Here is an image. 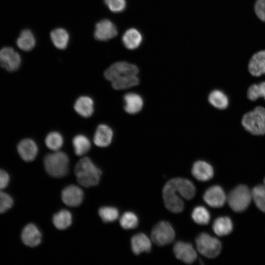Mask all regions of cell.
Here are the masks:
<instances>
[{
	"label": "cell",
	"instance_id": "cell-1",
	"mask_svg": "<svg viewBox=\"0 0 265 265\" xmlns=\"http://www.w3.org/2000/svg\"><path fill=\"white\" fill-rule=\"evenodd\" d=\"M75 173L79 183L86 187L97 185L102 175L101 170L88 157H83L77 162Z\"/></svg>",
	"mask_w": 265,
	"mask_h": 265
},
{
	"label": "cell",
	"instance_id": "cell-2",
	"mask_svg": "<svg viewBox=\"0 0 265 265\" xmlns=\"http://www.w3.org/2000/svg\"><path fill=\"white\" fill-rule=\"evenodd\" d=\"M44 164L49 175L53 177L60 178L67 174L69 160L65 153L57 151L45 156Z\"/></svg>",
	"mask_w": 265,
	"mask_h": 265
},
{
	"label": "cell",
	"instance_id": "cell-3",
	"mask_svg": "<svg viewBox=\"0 0 265 265\" xmlns=\"http://www.w3.org/2000/svg\"><path fill=\"white\" fill-rule=\"evenodd\" d=\"M244 129L254 135L265 134V108L258 106L254 109L246 112L241 119Z\"/></svg>",
	"mask_w": 265,
	"mask_h": 265
},
{
	"label": "cell",
	"instance_id": "cell-4",
	"mask_svg": "<svg viewBox=\"0 0 265 265\" xmlns=\"http://www.w3.org/2000/svg\"><path fill=\"white\" fill-rule=\"evenodd\" d=\"M252 198L251 191L246 186L240 185L230 192L227 199L234 211L241 212L249 206Z\"/></svg>",
	"mask_w": 265,
	"mask_h": 265
},
{
	"label": "cell",
	"instance_id": "cell-5",
	"mask_svg": "<svg viewBox=\"0 0 265 265\" xmlns=\"http://www.w3.org/2000/svg\"><path fill=\"white\" fill-rule=\"evenodd\" d=\"M198 251L208 258L217 257L221 251L220 241L216 238L206 233H200L195 239Z\"/></svg>",
	"mask_w": 265,
	"mask_h": 265
},
{
	"label": "cell",
	"instance_id": "cell-6",
	"mask_svg": "<svg viewBox=\"0 0 265 265\" xmlns=\"http://www.w3.org/2000/svg\"><path fill=\"white\" fill-rule=\"evenodd\" d=\"M138 68L126 61H118L112 64L105 72V78L110 82L117 80L137 76Z\"/></svg>",
	"mask_w": 265,
	"mask_h": 265
},
{
	"label": "cell",
	"instance_id": "cell-7",
	"mask_svg": "<svg viewBox=\"0 0 265 265\" xmlns=\"http://www.w3.org/2000/svg\"><path fill=\"white\" fill-rule=\"evenodd\" d=\"M175 233L172 225L167 221H161L156 224L151 231L152 241L159 246H164L172 242Z\"/></svg>",
	"mask_w": 265,
	"mask_h": 265
},
{
	"label": "cell",
	"instance_id": "cell-8",
	"mask_svg": "<svg viewBox=\"0 0 265 265\" xmlns=\"http://www.w3.org/2000/svg\"><path fill=\"white\" fill-rule=\"evenodd\" d=\"M172 180L168 181L162 189V196L166 208L173 213H179L183 211L184 204L177 194Z\"/></svg>",
	"mask_w": 265,
	"mask_h": 265
},
{
	"label": "cell",
	"instance_id": "cell-9",
	"mask_svg": "<svg viewBox=\"0 0 265 265\" xmlns=\"http://www.w3.org/2000/svg\"><path fill=\"white\" fill-rule=\"evenodd\" d=\"M21 57L13 48L5 47L0 50V65L10 72L17 70L21 64Z\"/></svg>",
	"mask_w": 265,
	"mask_h": 265
},
{
	"label": "cell",
	"instance_id": "cell-10",
	"mask_svg": "<svg viewBox=\"0 0 265 265\" xmlns=\"http://www.w3.org/2000/svg\"><path fill=\"white\" fill-rule=\"evenodd\" d=\"M117 34L116 26L109 20L104 19L96 24L94 35L96 40L106 41L115 37Z\"/></svg>",
	"mask_w": 265,
	"mask_h": 265
},
{
	"label": "cell",
	"instance_id": "cell-11",
	"mask_svg": "<svg viewBox=\"0 0 265 265\" xmlns=\"http://www.w3.org/2000/svg\"><path fill=\"white\" fill-rule=\"evenodd\" d=\"M173 252L176 257L186 264H191L197 259V253L189 243L179 241L173 247Z\"/></svg>",
	"mask_w": 265,
	"mask_h": 265
},
{
	"label": "cell",
	"instance_id": "cell-12",
	"mask_svg": "<svg viewBox=\"0 0 265 265\" xmlns=\"http://www.w3.org/2000/svg\"><path fill=\"white\" fill-rule=\"evenodd\" d=\"M226 196L222 188L213 186L208 188L203 195L204 201L213 208L222 207L226 200Z\"/></svg>",
	"mask_w": 265,
	"mask_h": 265
},
{
	"label": "cell",
	"instance_id": "cell-13",
	"mask_svg": "<svg viewBox=\"0 0 265 265\" xmlns=\"http://www.w3.org/2000/svg\"><path fill=\"white\" fill-rule=\"evenodd\" d=\"M17 149L21 158L26 162L33 161L36 158L38 151L36 142L30 138L21 140L18 143Z\"/></svg>",
	"mask_w": 265,
	"mask_h": 265
},
{
	"label": "cell",
	"instance_id": "cell-14",
	"mask_svg": "<svg viewBox=\"0 0 265 265\" xmlns=\"http://www.w3.org/2000/svg\"><path fill=\"white\" fill-rule=\"evenodd\" d=\"M61 198L66 205L75 207L80 206L83 199V193L80 188L75 185L66 187L62 191Z\"/></svg>",
	"mask_w": 265,
	"mask_h": 265
},
{
	"label": "cell",
	"instance_id": "cell-15",
	"mask_svg": "<svg viewBox=\"0 0 265 265\" xmlns=\"http://www.w3.org/2000/svg\"><path fill=\"white\" fill-rule=\"evenodd\" d=\"M42 235L37 227L33 223H29L23 229L21 239L23 243L30 247L37 246L41 242Z\"/></svg>",
	"mask_w": 265,
	"mask_h": 265
},
{
	"label": "cell",
	"instance_id": "cell-16",
	"mask_svg": "<svg viewBox=\"0 0 265 265\" xmlns=\"http://www.w3.org/2000/svg\"><path fill=\"white\" fill-rule=\"evenodd\" d=\"M191 173L196 180L202 182L210 180L214 174L212 166L204 160L195 162L192 167Z\"/></svg>",
	"mask_w": 265,
	"mask_h": 265
},
{
	"label": "cell",
	"instance_id": "cell-17",
	"mask_svg": "<svg viewBox=\"0 0 265 265\" xmlns=\"http://www.w3.org/2000/svg\"><path fill=\"white\" fill-rule=\"evenodd\" d=\"M173 185L179 194L187 200L193 198L195 194V187L193 184L189 180L176 178L172 179Z\"/></svg>",
	"mask_w": 265,
	"mask_h": 265
},
{
	"label": "cell",
	"instance_id": "cell-18",
	"mask_svg": "<svg viewBox=\"0 0 265 265\" xmlns=\"http://www.w3.org/2000/svg\"><path fill=\"white\" fill-rule=\"evenodd\" d=\"M248 69L250 74L254 77L265 74V50L253 54L250 59Z\"/></svg>",
	"mask_w": 265,
	"mask_h": 265
},
{
	"label": "cell",
	"instance_id": "cell-19",
	"mask_svg": "<svg viewBox=\"0 0 265 265\" xmlns=\"http://www.w3.org/2000/svg\"><path fill=\"white\" fill-rule=\"evenodd\" d=\"M112 137V129L106 124H100L95 131L93 141L96 146L106 147L111 143Z\"/></svg>",
	"mask_w": 265,
	"mask_h": 265
},
{
	"label": "cell",
	"instance_id": "cell-20",
	"mask_svg": "<svg viewBox=\"0 0 265 265\" xmlns=\"http://www.w3.org/2000/svg\"><path fill=\"white\" fill-rule=\"evenodd\" d=\"M122 41L124 46L129 50L137 49L143 41V35L141 32L135 28H130L123 34Z\"/></svg>",
	"mask_w": 265,
	"mask_h": 265
},
{
	"label": "cell",
	"instance_id": "cell-21",
	"mask_svg": "<svg viewBox=\"0 0 265 265\" xmlns=\"http://www.w3.org/2000/svg\"><path fill=\"white\" fill-rule=\"evenodd\" d=\"M124 109L130 114L139 112L143 106V100L141 96L136 93H128L124 96Z\"/></svg>",
	"mask_w": 265,
	"mask_h": 265
},
{
	"label": "cell",
	"instance_id": "cell-22",
	"mask_svg": "<svg viewBox=\"0 0 265 265\" xmlns=\"http://www.w3.org/2000/svg\"><path fill=\"white\" fill-rule=\"evenodd\" d=\"M131 247L135 255L142 252H149L152 248L151 241L145 234L138 233L131 238Z\"/></svg>",
	"mask_w": 265,
	"mask_h": 265
},
{
	"label": "cell",
	"instance_id": "cell-23",
	"mask_svg": "<svg viewBox=\"0 0 265 265\" xmlns=\"http://www.w3.org/2000/svg\"><path fill=\"white\" fill-rule=\"evenodd\" d=\"M74 109L80 115L85 118L89 117L94 112L93 101L88 96H80L76 101Z\"/></svg>",
	"mask_w": 265,
	"mask_h": 265
},
{
	"label": "cell",
	"instance_id": "cell-24",
	"mask_svg": "<svg viewBox=\"0 0 265 265\" xmlns=\"http://www.w3.org/2000/svg\"><path fill=\"white\" fill-rule=\"evenodd\" d=\"M208 101L212 106L220 110L226 109L229 103L227 95L219 89L213 90L210 93Z\"/></svg>",
	"mask_w": 265,
	"mask_h": 265
},
{
	"label": "cell",
	"instance_id": "cell-25",
	"mask_svg": "<svg viewBox=\"0 0 265 265\" xmlns=\"http://www.w3.org/2000/svg\"><path fill=\"white\" fill-rule=\"evenodd\" d=\"M36 40L34 34L29 29L22 31L16 41L17 46L21 50L28 52L33 49Z\"/></svg>",
	"mask_w": 265,
	"mask_h": 265
},
{
	"label": "cell",
	"instance_id": "cell-26",
	"mask_svg": "<svg viewBox=\"0 0 265 265\" xmlns=\"http://www.w3.org/2000/svg\"><path fill=\"white\" fill-rule=\"evenodd\" d=\"M212 230L219 236L229 234L233 230V224L231 219L227 216L217 218L212 224Z\"/></svg>",
	"mask_w": 265,
	"mask_h": 265
},
{
	"label": "cell",
	"instance_id": "cell-27",
	"mask_svg": "<svg viewBox=\"0 0 265 265\" xmlns=\"http://www.w3.org/2000/svg\"><path fill=\"white\" fill-rule=\"evenodd\" d=\"M50 36L53 45L56 48L64 50L67 47L69 35L65 29L62 28L54 29L51 32Z\"/></svg>",
	"mask_w": 265,
	"mask_h": 265
},
{
	"label": "cell",
	"instance_id": "cell-28",
	"mask_svg": "<svg viewBox=\"0 0 265 265\" xmlns=\"http://www.w3.org/2000/svg\"><path fill=\"white\" fill-rule=\"evenodd\" d=\"M53 222L57 229L61 230H65L72 224V214L66 210H61L53 215Z\"/></svg>",
	"mask_w": 265,
	"mask_h": 265
},
{
	"label": "cell",
	"instance_id": "cell-29",
	"mask_svg": "<svg viewBox=\"0 0 265 265\" xmlns=\"http://www.w3.org/2000/svg\"><path fill=\"white\" fill-rule=\"evenodd\" d=\"M73 146L76 155L81 156L85 155L91 148V143L85 135L79 134L73 139Z\"/></svg>",
	"mask_w": 265,
	"mask_h": 265
},
{
	"label": "cell",
	"instance_id": "cell-30",
	"mask_svg": "<svg viewBox=\"0 0 265 265\" xmlns=\"http://www.w3.org/2000/svg\"><path fill=\"white\" fill-rule=\"evenodd\" d=\"M193 220L201 225L208 224L211 219L209 212L204 207L199 206L195 207L191 213Z\"/></svg>",
	"mask_w": 265,
	"mask_h": 265
},
{
	"label": "cell",
	"instance_id": "cell-31",
	"mask_svg": "<svg viewBox=\"0 0 265 265\" xmlns=\"http://www.w3.org/2000/svg\"><path fill=\"white\" fill-rule=\"evenodd\" d=\"M251 193L256 206L265 212V186L260 185L256 186L252 189Z\"/></svg>",
	"mask_w": 265,
	"mask_h": 265
},
{
	"label": "cell",
	"instance_id": "cell-32",
	"mask_svg": "<svg viewBox=\"0 0 265 265\" xmlns=\"http://www.w3.org/2000/svg\"><path fill=\"white\" fill-rule=\"evenodd\" d=\"M45 144L51 150H59L63 144V138L61 134L57 132H50L46 137Z\"/></svg>",
	"mask_w": 265,
	"mask_h": 265
},
{
	"label": "cell",
	"instance_id": "cell-33",
	"mask_svg": "<svg viewBox=\"0 0 265 265\" xmlns=\"http://www.w3.org/2000/svg\"><path fill=\"white\" fill-rule=\"evenodd\" d=\"M247 97L252 101H255L260 98L265 100V81L251 85L247 90Z\"/></svg>",
	"mask_w": 265,
	"mask_h": 265
},
{
	"label": "cell",
	"instance_id": "cell-34",
	"mask_svg": "<svg viewBox=\"0 0 265 265\" xmlns=\"http://www.w3.org/2000/svg\"><path fill=\"white\" fill-rule=\"evenodd\" d=\"M111 82L112 86L114 89L116 90H123L138 85L139 82V80L137 76H135L113 80Z\"/></svg>",
	"mask_w": 265,
	"mask_h": 265
},
{
	"label": "cell",
	"instance_id": "cell-35",
	"mask_svg": "<svg viewBox=\"0 0 265 265\" xmlns=\"http://www.w3.org/2000/svg\"><path fill=\"white\" fill-rule=\"evenodd\" d=\"M120 224L123 229L126 230L134 229L138 226V219L133 212H127L121 216Z\"/></svg>",
	"mask_w": 265,
	"mask_h": 265
},
{
	"label": "cell",
	"instance_id": "cell-36",
	"mask_svg": "<svg viewBox=\"0 0 265 265\" xmlns=\"http://www.w3.org/2000/svg\"><path fill=\"white\" fill-rule=\"evenodd\" d=\"M99 215L104 222H112L118 218L119 212L114 207H104L99 209Z\"/></svg>",
	"mask_w": 265,
	"mask_h": 265
},
{
	"label": "cell",
	"instance_id": "cell-37",
	"mask_svg": "<svg viewBox=\"0 0 265 265\" xmlns=\"http://www.w3.org/2000/svg\"><path fill=\"white\" fill-rule=\"evenodd\" d=\"M13 204L14 200L12 196L8 193L0 190V214L10 209Z\"/></svg>",
	"mask_w": 265,
	"mask_h": 265
},
{
	"label": "cell",
	"instance_id": "cell-38",
	"mask_svg": "<svg viewBox=\"0 0 265 265\" xmlns=\"http://www.w3.org/2000/svg\"><path fill=\"white\" fill-rule=\"evenodd\" d=\"M104 2L109 9L114 13L123 11L127 5L126 0H104Z\"/></svg>",
	"mask_w": 265,
	"mask_h": 265
},
{
	"label": "cell",
	"instance_id": "cell-39",
	"mask_svg": "<svg viewBox=\"0 0 265 265\" xmlns=\"http://www.w3.org/2000/svg\"><path fill=\"white\" fill-rule=\"evenodd\" d=\"M255 11L258 18L265 22V0H256Z\"/></svg>",
	"mask_w": 265,
	"mask_h": 265
},
{
	"label": "cell",
	"instance_id": "cell-40",
	"mask_svg": "<svg viewBox=\"0 0 265 265\" xmlns=\"http://www.w3.org/2000/svg\"><path fill=\"white\" fill-rule=\"evenodd\" d=\"M10 180L9 174L5 170L0 169V190H2L8 186Z\"/></svg>",
	"mask_w": 265,
	"mask_h": 265
},
{
	"label": "cell",
	"instance_id": "cell-41",
	"mask_svg": "<svg viewBox=\"0 0 265 265\" xmlns=\"http://www.w3.org/2000/svg\"><path fill=\"white\" fill-rule=\"evenodd\" d=\"M264 185L265 186V178L264 179Z\"/></svg>",
	"mask_w": 265,
	"mask_h": 265
}]
</instances>
